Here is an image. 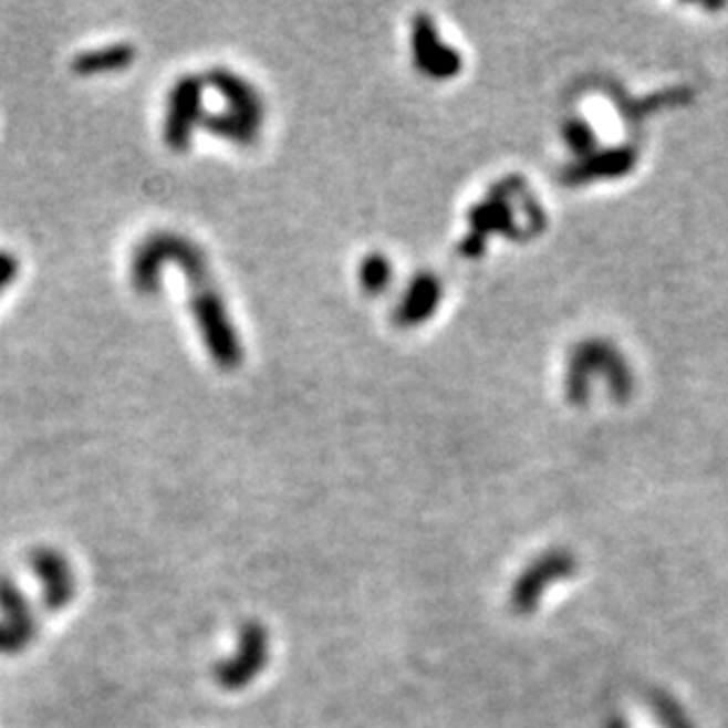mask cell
I'll return each instance as SVG.
<instances>
[{
	"label": "cell",
	"instance_id": "5b68a950",
	"mask_svg": "<svg viewBox=\"0 0 728 728\" xmlns=\"http://www.w3.org/2000/svg\"><path fill=\"white\" fill-rule=\"evenodd\" d=\"M135 50L131 45H112L95 52H85L76 60V71L81 74H97V71L123 69L133 62Z\"/></svg>",
	"mask_w": 728,
	"mask_h": 728
},
{
	"label": "cell",
	"instance_id": "3957f363",
	"mask_svg": "<svg viewBox=\"0 0 728 728\" xmlns=\"http://www.w3.org/2000/svg\"><path fill=\"white\" fill-rule=\"evenodd\" d=\"M198 114V83L181 81L173 93L170 121H168V142L173 147H181L189 139V127Z\"/></svg>",
	"mask_w": 728,
	"mask_h": 728
},
{
	"label": "cell",
	"instance_id": "8992f818",
	"mask_svg": "<svg viewBox=\"0 0 728 728\" xmlns=\"http://www.w3.org/2000/svg\"><path fill=\"white\" fill-rule=\"evenodd\" d=\"M394 277L392 264L382 258V254H371V258L361 267V281L371 293H382L389 285V279Z\"/></svg>",
	"mask_w": 728,
	"mask_h": 728
},
{
	"label": "cell",
	"instance_id": "6da1fadb",
	"mask_svg": "<svg viewBox=\"0 0 728 728\" xmlns=\"http://www.w3.org/2000/svg\"><path fill=\"white\" fill-rule=\"evenodd\" d=\"M573 573V559L569 554H548L544 559L535 561L528 569L514 587V609L519 613H531L538 606V599L548 587V582L557 578H566Z\"/></svg>",
	"mask_w": 728,
	"mask_h": 728
},
{
	"label": "cell",
	"instance_id": "7a4b0ae2",
	"mask_svg": "<svg viewBox=\"0 0 728 728\" xmlns=\"http://www.w3.org/2000/svg\"><path fill=\"white\" fill-rule=\"evenodd\" d=\"M415 54H417V64H420L434 79H446L455 74L460 66L458 54H455L450 48L441 45L439 33L434 31L431 22H417Z\"/></svg>",
	"mask_w": 728,
	"mask_h": 728
},
{
	"label": "cell",
	"instance_id": "277c9868",
	"mask_svg": "<svg viewBox=\"0 0 728 728\" xmlns=\"http://www.w3.org/2000/svg\"><path fill=\"white\" fill-rule=\"evenodd\" d=\"M436 302H439V281L434 277H420L408 288L402 304V319L406 323H420V319L434 312Z\"/></svg>",
	"mask_w": 728,
	"mask_h": 728
}]
</instances>
